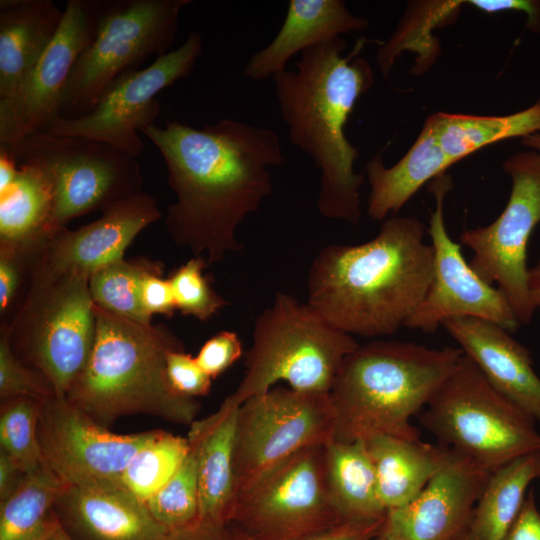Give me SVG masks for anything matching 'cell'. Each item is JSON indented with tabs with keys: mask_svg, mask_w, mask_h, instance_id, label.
I'll return each mask as SVG.
<instances>
[{
	"mask_svg": "<svg viewBox=\"0 0 540 540\" xmlns=\"http://www.w3.org/2000/svg\"><path fill=\"white\" fill-rule=\"evenodd\" d=\"M140 132L161 153L177 197L165 217L175 244L207 264L239 251V225L271 195L270 168L286 162L275 131L223 119L201 129L167 120Z\"/></svg>",
	"mask_w": 540,
	"mask_h": 540,
	"instance_id": "1",
	"label": "cell"
},
{
	"mask_svg": "<svg viewBox=\"0 0 540 540\" xmlns=\"http://www.w3.org/2000/svg\"><path fill=\"white\" fill-rule=\"evenodd\" d=\"M427 228L413 216H391L378 234L355 245L330 244L313 259L307 304L339 330L362 337L405 326L433 276Z\"/></svg>",
	"mask_w": 540,
	"mask_h": 540,
	"instance_id": "2",
	"label": "cell"
},
{
	"mask_svg": "<svg viewBox=\"0 0 540 540\" xmlns=\"http://www.w3.org/2000/svg\"><path fill=\"white\" fill-rule=\"evenodd\" d=\"M360 39L342 56L347 42L335 37L305 49L293 70L274 75L275 95L290 142L308 154L320 169L319 212L328 219L357 224L364 174L354 163L359 149L345 126L359 98L374 83L370 63L358 57Z\"/></svg>",
	"mask_w": 540,
	"mask_h": 540,
	"instance_id": "3",
	"label": "cell"
},
{
	"mask_svg": "<svg viewBox=\"0 0 540 540\" xmlns=\"http://www.w3.org/2000/svg\"><path fill=\"white\" fill-rule=\"evenodd\" d=\"M95 335L88 360L65 398L104 427L145 414L190 426L197 399L178 394L167 376V355L183 349L172 332L131 321L94 304Z\"/></svg>",
	"mask_w": 540,
	"mask_h": 540,
	"instance_id": "4",
	"label": "cell"
},
{
	"mask_svg": "<svg viewBox=\"0 0 540 540\" xmlns=\"http://www.w3.org/2000/svg\"><path fill=\"white\" fill-rule=\"evenodd\" d=\"M458 347L430 348L376 340L348 354L329 398L333 440L353 442L374 435L419 440L411 418L422 410L463 357Z\"/></svg>",
	"mask_w": 540,
	"mask_h": 540,
	"instance_id": "5",
	"label": "cell"
},
{
	"mask_svg": "<svg viewBox=\"0 0 540 540\" xmlns=\"http://www.w3.org/2000/svg\"><path fill=\"white\" fill-rule=\"evenodd\" d=\"M358 346L307 303L277 292L254 321L245 373L229 396L241 405L281 381L294 390L329 393L344 358Z\"/></svg>",
	"mask_w": 540,
	"mask_h": 540,
	"instance_id": "6",
	"label": "cell"
},
{
	"mask_svg": "<svg viewBox=\"0 0 540 540\" xmlns=\"http://www.w3.org/2000/svg\"><path fill=\"white\" fill-rule=\"evenodd\" d=\"M440 445L484 470L540 450L535 420L499 393L465 354L421 410Z\"/></svg>",
	"mask_w": 540,
	"mask_h": 540,
	"instance_id": "7",
	"label": "cell"
},
{
	"mask_svg": "<svg viewBox=\"0 0 540 540\" xmlns=\"http://www.w3.org/2000/svg\"><path fill=\"white\" fill-rule=\"evenodd\" d=\"M30 271L28 293L8 328L13 352L65 397L82 372L94 340L89 276Z\"/></svg>",
	"mask_w": 540,
	"mask_h": 540,
	"instance_id": "8",
	"label": "cell"
},
{
	"mask_svg": "<svg viewBox=\"0 0 540 540\" xmlns=\"http://www.w3.org/2000/svg\"><path fill=\"white\" fill-rule=\"evenodd\" d=\"M5 144L18 166L35 167L47 178L53 234L75 217L104 212L142 193L143 176L136 158L107 143L39 131Z\"/></svg>",
	"mask_w": 540,
	"mask_h": 540,
	"instance_id": "9",
	"label": "cell"
},
{
	"mask_svg": "<svg viewBox=\"0 0 540 540\" xmlns=\"http://www.w3.org/2000/svg\"><path fill=\"white\" fill-rule=\"evenodd\" d=\"M191 0H101L94 33L64 88L59 116L89 113L104 89L150 56L168 53Z\"/></svg>",
	"mask_w": 540,
	"mask_h": 540,
	"instance_id": "10",
	"label": "cell"
},
{
	"mask_svg": "<svg viewBox=\"0 0 540 540\" xmlns=\"http://www.w3.org/2000/svg\"><path fill=\"white\" fill-rule=\"evenodd\" d=\"M341 523L328 492L325 445L292 454L238 491L227 519L254 540H306Z\"/></svg>",
	"mask_w": 540,
	"mask_h": 540,
	"instance_id": "11",
	"label": "cell"
},
{
	"mask_svg": "<svg viewBox=\"0 0 540 540\" xmlns=\"http://www.w3.org/2000/svg\"><path fill=\"white\" fill-rule=\"evenodd\" d=\"M502 168L512 184L504 210L489 225L464 230L459 243L473 252L471 267L497 285L522 325L536 310L528 288L527 247L540 223V155L532 150L516 153Z\"/></svg>",
	"mask_w": 540,
	"mask_h": 540,
	"instance_id": "12",
	"label": "cell"
},
{
	"mask_svg": "<svg viewBox=\"0 0 540 540\" xmlns=\"http://www.w3.org/2000/svg\"><path fill=\"white\" fill-rule=\"evenodd\" d=\"M329 393L271 388L244 401L237 413L236 494L292 454L333 440ZM236 497V496H235Z\"/></svg>",
	"mask_w": 540,
	"mask_h": 540,
	"instance_id": "13",
	"label": "cell"
},
{
	"mask_svg": "<svg viewBox=\"0 0 540 540\" xmlns=\"http://www.w3.org/2000/svg\"><path fill=\"white\" fill-rule=\"evenodd\" d=\"M201 53L202 37L191 32L180 47L156 57L149 66L119 75L89 113L57 117L43 131L95 139L137 158L144 149L140 130L154 124L160 113L156 95L189 77Z\"/></svg>",
	"mask_w": 540,
	"mask_h": 540,
	"instance_id": "14",
	"label": "cell"
},
{
	"mask_svg": "<svg viewBox=\"0 0 540 540\" xmlns=\"http://www.w3.org/2000/svg\"><path fill=\"white\" fill-rule=\"evenodd\" d=\"M160 430L116 434L65 397L42 400L38 439L45 465L66 486H119L133 456Z\"/></svg>",
	"mask_w": 540,
	"mask_h": 540,
	"instance_id": "15",
	"label": "cell"
},
{
	"mask_svg": "<svg viewBox=\"0 0 540 540\" xmlns=\"http://www.w3.org/2000/svg\"><path fill=\"white\" fill-rule=\"evenodd\" d=\"M452 187V179L446 173L429 184L435 198L427 228L433 248V276L423 300L405 326L433 333L448 319L474 317L513 332L521 324L508 300L474 271L461 252V244L448 234L443 205Z\"/></svg>",
	"mask_w": 540,
	"mask_h": 540,
	"instance_id": "16",
	"label": "cell"
},
{
	"mask_svg": "<svg viewBox=\"0 0 540 540\" xmlns=\"http://www.w3.org/2000/svg\"><path fill=\"white\" fill-rule=\"evenodd\" d=\"M101 0H69L59 29L31 71L0 99V142L43 131L59 116L62 94L79 55L90 41Z\"/></svg>",
	"mask_w": 540,
	"mask_h": 540,
	"instance_id": "17",
	"label": "cell"
},
{
	"mask_svg": "<svg viewBox=\"0 0 540 540\" xmlns=\"http://www.w3.org/2000/svg\"><path fill=\"white\" fill-rule=\"evenodd\" d=\"M490 474L453 451L411 502L386 513L381 534L387 540H460Z\"/></svg>",
	"mask_w": 540,
	"mask_h": 540,
	"instance_id": "18",
	"label": "cell"
},
{
	"mask_svg": "<svg viewBox=\"0 0 540 540\" xmlns=\"http://www.w3.org/2000/svg\"><path fill=\"white\" fill-rule=\"evenodd\" d=\"M161 218L157 201L140 193L102 212L76 230L62 228L35 255L30 270L90 275L123 259L127 247L148 225Z\"/></svg>",
	"mask_w": 540,
	"mask_h": 540,
	"instance_id": "19",
	"label": "cell"
},
{
	"mask_svg": "<svg viewBox=\"0 0 540 540\" xmlns=\"http://www.w3.org/2000/svg\"><path fill=\"white\" fill-rule=\"evenodd\" d=\"M442 327L499 393L540 421V378L529 351L509 331L474 317L451 318Z\"/></svg>",
	"mask_w": 540,
	"mask_h": 540,
	"instance_id": "20",
	"label": "cell"
},
{
	"mask_svg": "<svg viewBox=\"0 0 540 540\" xmlns=\"http://www.w3.org/2000/svg\"><path fill=\"white\" fill-rule=\"evenodd\" d=\"M56 510L81 540H162L168 530L146 504L120 486H69Z\"/></svg>",
	"mask_w": 540,
	"mask_h": 540,
	"instance_id": "21",
	"label": "cell"
},
{
	"mask_svg": "<svg viewBox=\"0 0 540 540\" xmlns=\"http://www.w3.org/2000/svg\"><path fill=\"white\" fill-rule=\"evenodd\" d=\"M366 18L352 14L342 0H290L274 39L252 54L243 75L259 81L286 70L287 62L305 49L350 32L365 30Z\"/></svg>",
	"mask_w": 540,
	"mask_h": 540,
	"instance_id": "22",
	"label": "cell"
},
{
	"mask_svg": "<svg viewBox=\"0 0 540 540\" xmlns=\"http://www.w3.org/2000/svg\"><path fill=\"white\" fill-rule=\"evenodd\" d=\"M240 405L230 396L209 416L189 426L199 478V519L227 524L236 496L234 446Z\"/></svg>",
	"mask_w": 540,
	"mask_h": 540,
	"instance_id": "23",
	"label": "cell"
},
{
	"mask_svg": "<svg viewBox=\"0 0 540 540\" xmlns=\"http://www.w3.org/2000/svg\"><path fill=\"white\" fill-rule=\"evenodd\" d=\"M63 14L52 0L0 1V99L10 96L31 71Z\"/></svg>",
	"mask_w": 540,
	"mask_h": 540,
	"instance_id": "24",
	"label": "cell"
},
{
	"mask_svg": "<svg viewBox=\"0 0 540 540\" xmlns=\"http://www.w3.org/2000/svg\"><path fill=\"white\" fill-rule=\"evenodd\" d=\"M364 441L374 465L378 496L387 512L411 502L453 453L442 445L383 434Z\"/></svg>",
	"mask_w": 540,
	"mask_h": 540,
	"instance_id": "25",
	"label": "cell"
},
{
	"mask_svg": "<svg viewBox=\"0 0 540 540\" xmlns=\"http://www.w3.org/2000/svg\"><path fill=\"white\" fill-rule=\"evenodd\" d=\"M430 131L422 127L406 154L387 167L380 154L366 164L370 186L367 213L375 221H384L396 213L427 182L445 174L452 166Z\"/></svg>",
	"mask_w": 540,
	"mask_h": 540,
	"instance_id": "26",
	"label": "cell"
},
{
	"mask_svg": "<svg viewBox=\"0 0 540 540\" xmlns=\"http://www.w3.org/2000/svg\"><path fill=\"white\" fill-rule=\"evenodd\" d=\"M325 474L331 501L343 522L385 518L373 462L364 440L325 445Z\"/></svg>",
	"mask_w": 540,
	"mask_h": 540,
	"instance_id": "27",
	"label": "cell"
},
{
	"mask_svg": "<svg viewBox=\"0 0 540 540\" xmlns=\"http://www.w3.org/2000/svg\"><path fill=\"white\" fill-rule=\"evenodd\" d=\"M540 478V450L493 471L460 540H503L517 518L530 483Z\"/></svg>",
	"mask_w": 540,
	"mask_h": 540,
	"instance_id": "28",
	"label": "cell"
},
{
	"mask_svg": "<svg viewBox=\"0 0 540 540\" xmlns=\"http://www.w3.org/2000/svg\"><path fill=\"white\" fill-rule=\"evenodd\" d=\"M423 126L455 164L490 144L540 132V98L530 107L504 116L437 112Z\"/></svg>",
	"mask_w": 540,
	"mask_h": 540,
	"instance_id": "29",
	"label": "cell"
},
{
	"mask_svg": "<svg viewBox=\"0 0 540 540\" xmlns=\"http://www.w3.org/2000/svg\"><path fill=\"white\" fill-rule=\"evenodd\" d=\"M52 192L37 168L18 166L13 182L0 191V245L38 251L53 235Z\"/></svg>",
	"mask_w": 540,
	"mask_h": 540,
	"instance_id": "30",
	"label": "cell"
},
{
	"mask_svg": "<svg viewBox=\"0 0 540 540\" xmlns=\"http://www.w3.org/2000/svg\"><path fill=\"white\" fill-rule=\"evenodd\" d=\"M65 487L45 463L27 473L0 501V540H47L62 524L56 504Z\"/></svg>",
	"mask_w": 540,
	"mask_h": 540,
	"instance_id": "31",
	"label": "cell"
},
{
	"mask_svg": "<svg viewBox=\"0 0 540 540\" xmlns=\"http://www.w3.org/2000/svg\"><path fill=\"white\" fill-rule=\"evenodd\" d=\"M161 269L155 263L124 259L106 265L89 277V290L94 304L114 315L141 324H151V317L142 308L140 288L144 277Z\"/></svg>",
	"mask_w": 540,
	"mask_h": 540,
	"instance_id": "32",
	"label": "cell"
},
{
	"mask_svg": "<svg viewBox=\"0 0 540 540\" xmlns=\"http://www.w3.org/2000/svg\"><path fill=\"white\" fill-rule=\"evenodd\" d=\"M188 453L187 438L160 430L130 460L119 486L146 503L169 481Z\"/></svg>",
	"mask_w": 540,
	"mask_h": 540,
	"instance_id": "33",
	"label": "cell"
},
{
	"mask_svg": "<svg viewBox=\"0 0 540 540\" xmlns=\"http://www.w3.org/2000/svg\"><path fill=\"white\" fill-rule=\"evenodd\" d=\"M41 402L31 397L1 400V450L15 458L26 473L44 465L38 439Z\"/></svg>",
	"mask_w": 540,
	"mask_h": 540,
	"instance_id": "34",
	"label": "cell"
},
{
	"mask_svg": "<svg viewBox=\"0 0 540 540\" xmlns=\"http://www.w3.org/2000/svg\"><path fill=\"white\" fill-rule=\"evenodd\" d=\"M145 504L154 519L168 531L199 519L198 464L190 447L178 470Z\"/></svg>",
	"mask_w": 540,
	"mask_h": 540,
	"instance_id": "35",
	"label": "cell"
},
{
	"mask_svg": "<svg viewBox=\"0 0 540 540\" xmlns=\"http://www.w3.org/2000/svg\"><path fill=\"white\" fill-rule=\"evenodd\" d=\"M206 265L204 257L194 256L168 278L176 310L203 322L228 305V302L212 288L203 274Z\"/></svg>",
	"mask_w": 540,
	"mask_h": 540,
	"instance_id": "36",
	"label": "cell"
},
{
	"mask_svg": "<svg viewBox=\"0 0 540 540\" xmlns=\"http://www.w3.org/2000/svg\"><path fill=\"white\" fill-rule=\"evenodd\" d=\"M55 393L47 379L13 352L7 326L0 337V398L31 397L44 400Z\"/></svg>",
	"mask_w": 540,
	"mask_h": 540,
	"instance_id": "37",
	"label": "cell"
},
{
	"mask_svg": "<svg viewBox=\"0 0 540 540\" xmlns=\"http://www.w3.org/2000/svg\"><path fill=\"white\" fill-rule=\"evenodd\" d=\"M167 376L172 388L186 397L197 399L211 390L212 378L183 349L167 355Z\"/></svg>",
	"mask_w": 540,
	"mask_h": 540,
	"instance_id": "38",
	"label": "cell"
},
{
	"mask_svg": "<svg viewBox=\"0 0 540 540\" xmlns=\"http://www.w3.org/2000/svg\"><path fill=\"white\" fill-rule=\"evenodd\" d=\"M242 355L243 346L238 334L233 331H220L202 345L195 359L203 371L214 379Z\"/></svg>",
	"mask_w": 540,
	"mask_h": 540,
	"instance_id": "39",
	"label": "cell"
},
{
	"mask_svg": "<svg viewBox=\"0 0 540 540\" xmlns=\"http://www.w3.org/2000/svg\"><path fill=\"white\" fill-rule=\"evenodd\" d=\"M37 251L0 245V312L12 306L25 270H30Z\"/></svg>",
	"mask_w": 540,
	"mask_h": 540,
	"instance_id": "40",
	"label": "cell"
},
{
	"mask_svg": "<svg viewBox=\"0 0 540 540\" xmlns=\"http://www.w3.org/2000/svg\"><path fill=\"white\" fill-rule=\"evenodd\" d=\"M140 302L148 316L174 315L176 310L170 282L161 277V269L148 273L141 284Z\"/></svg>",
	"mask_w": 540,
	"mask_h": 540,
	"instance_id": "41",
	"label": "cell"
},
{
	"mask_svg": "<svg viewBox=\"0 0 540 540\" xmlns=\"http://www.w3.org/2000/svg\"><path fill=\"white\" fill-rule=\"evenodd\" d=\"M384 519L344 522L306 540H372L381 533ZM229 528L234 540H254L237 529Z\"/></svg>",
	"mask_w": 540,
	"mask_h": 540,
	"instance_id": "42",
	"label": "cell"
},
{
	"mask_svg": "<svg viewBox=\"0 0 540 540\" xmlns=\"http://www.w3.org/2000/svg\"><path fill=\"white\" fill-rule=\"evenodd\" d=\"M466 3L485 13L519 11L526 15V27L540 33V0H468Z\"/></svg>",
	"mask_w": 540,
	"mask_h": 540,
	"instance_id": "43",
	"label": "cell"
},
{
	"mask_svg": "<svg viewBox=\"0 0 540 540\" xmlns=\"http://www.w3.org/2000/svg\"><path fill=\"white\" fill-rule=\"evenodd\" d=\"M503 540H540V512L530 490L514 523Z\"/></svg>",
	"mask_w": 540,
	"mask_h": 540,
	"instance_id": "44",
	"label": "cell"
},
{
	"mask_svg": "<svg viewBox=\"0 0 540 540\" xmlns=\"http://www.w3.org/2000/svg\"><path fill=\"white\" fill-rule=\"evenodd\" d=\"M162 540H234L227 524L198 519L195 522L170 530Z\"/></svg>",
	"mask_w": 540,
	"mask_h": 540,
	"instance_id": "45",
	"label": "cell"
},
{
	"mask_svg": "<svg viewBox=\"0 0 540 540\" xmlns=\"http://www.w3.org/2000/svg\"><path fill=\"white\" fill-rule=\"evenodd\" d=\"M26 474L15 458L3 450L0 451V501L16 490Z\"/></svg>",
	"mask_w": 540,
	"mask_h": 540,
	"instance_id": "46",
	"label": "cell"
},
{
	"mask_svg": "<svg viewBox=\"0 0 540 540\" xmlns=\"http://www.w3.org/2000/svg\"><path fill=\"white\" fill-rule=\"evenodd\" d=\"M17 162L5 143L0 142V191L6 189L16 177Z\"/></svg>",
	"mask_w": 540,
	"mask_h": 540,
	"instance_id": "47",
	"label": "cell"
},
{
	"mask_svg": "<svg viewBox=\"0 0 540 540\" xmlns=\"http://www.w3.org/2000/svg\"><path fill=\"white\" fill-rule=\"evenodd\" d=\"M528 288L535 308L540 309V259L534 267L529 269Z\"/></svg>",
	"mask_w": 540,
	"mask_h": 540,
	"instance_id": "48",
	"label": "cell"
},
{
	"mask_svg": "<svg viewBox=\"0 0 540 540\" xmlns=\"http://www.w3.org/2000/svg\"><path fill=\"white\" fill-rule=\"evenodd\" d=\"M522 144L540 155V132L522 138Z\"/></svg>",
	"mask_w": 540,
	"mask_h": 540,
	"instance_id": "49",
	"label": "cell"
},
{
	"mask_svg": "<svg viewBox=\"0 0 540 540\" xmlns=\"http://www.w3.org/2000/svg\"><path fill=\"white\" fill-rule=\"evenodd\" d=\"M47 540H74L61 524Z\"/></svg>",
	"mask_w": 540,
	"mask_h": 540,
	"instance_id": "50",
	"label": "cell"
},
{
	"mask_svg": "<svg viewBox=\"0 0 540 540\" xmlns=\"http://www.w3.org/2000/svg\"><path fill=\"white\" fill-rule=\"evenodd\" d=\"M372 540H387L381 533Z\"/></svg>",
	"mask_w": 540,
	"mask_h": 540,
	"instance_id": "51",
	"label": "cell"
}]
</instances>
